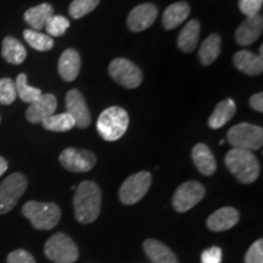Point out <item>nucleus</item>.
<instances>
[{
    "instance_id": "obj_36",
    "label": "nucleus",
    "mask_w": 263,
    "mask_h": 263,
    "mask_svg": "<svg viewBox=\"0 0 263 263\" xmlns=\"http://www.w3.org/2000/svg\"><path fill=\"white\" fill-rule=\"evenodd\" d=\"M222 262V250L218 246L205 250L201 255V263H221Z\"/></svg>"
},
{
    "instance_id": "obj_38",
    "label": "nucleus",
    "mask_w": 263,
    "mask_h": 263,
    "mask_svg": "<svg viewBox=\"0 0 263 263\" xmlns=\"http://www.w3.org/2000/svg\"><path fill=\"white\" fill-rule=\"evenodd\" d=\"M8 161H6L4 157L0 156V177L4 174L6 171H8Z\"/></svg>"
},
{
    "instance_id": "obj_7",
    "label": "nucleus",
    "mask_w": 263,
    "mask_h": 263,
    "mask_svg": "<svg viewBox=\"0 0 263 263\" xmlns=\"http://www.w3.org/2000/svg\"><path fill=\"white\" fill-rule=\"evenodd\" d=\"M151 182H153V177L147 171H141V172L132 174L124 180L121 185L120 192H118L121 202L124 205H134L140 201L149 192Z\"/></svg>"
},
{
    "instance_id": "obj_5",
    "label": "nucleus",
    "mask_w": 263,
    "mask_h": 263,
    "mask_svg": "<svg viewBox=\"0 0 263 263\" xmlns=\"http://www.w3.org/2000/svg\"><path fill=\"white\" fill-rule=\"evenodd\" d=\"M227 140L233 149L258 150L263 144V129L262 127L251 123H239L230 128L227 134Z\"/></svg>"
},
{
    "instance_id": "obj_12",
    "label": "nucleus",
    "mask_w": 263,
    "mask_h": 263,
    "mask_svg": "<svg viewBox=\"0 0 263 263\" xmlns=\"http://www.w3.org/2000/svg\"><path fill=\"white\" fill-rule=\"evenodd\" d=\"M66 112L73 117L76 127L84 129L91 123L90 111L83 94L77 89H71L66 94Z\"/></svg>"
},
{
    "instance_id": "obj_27",
    "label": "nucleus",
    "mask_w": 263,
    "mask_h": 263,
    "mask_svg": "<svg viewBox=\"0 0 263 263\" xmlns=\"http://www.w3.org/2000/svg\"><path fill=\"white\" fill-rule=\"evenodd\" d=\"M15 87H16V93L17 97H20L22 101L25 103L32 104L35 100H38L42 97V90L38 88L31 87L27 83V76L25 73H20L15 81Z\"/></svg>"
},
{
    "instance_id": "obj_22",
    "label": "nucleus",
    "mask_w": 263,
    "mask_h": 263,
    "mask_svg": "<svg viewBox=\"0 0 263 263\" xmlns=\"http://www.w3.org/2000/svg\"><path fill=\"white\" fill-rule=\"evenodd\" d=\"M236 112V105L233 99H226L217 104L213 114L209 118V126L212 129H219L234 117Z\"/></svg>"
},
{
    "instance_id": "obj_9",
    "label": "nucleus",
    "mask_w": 263,
    "mask_h": 263,
    "mask_svg": "<svg viewBox=\"0 0 263 263\" xmlns=\"http://www.w3.org/2000/svg\"><path fill=\"white\" fill-rule=\"evenodd\" d=\"M108 73L118 84L128 89L138 88L143 82V73L140 68L128 59L117 58L108 65Z\"/></svg>"
},
{
    "instance_id": "obj_15",
    "label": "nucleus",
    "mask_w": 263,
    "mask_h": 263,
    "mask_svg": "<svg viewBox=\"0 0 263 263\" xmlns=\"http://www.w3.org/2000/svg\"><path fill=\"white\" fill-rule=\"evenodd\" d=\"M263 31V18L261 15H255L246 17L235 32V42L239 45L246 47L251 45L259 38Z\"/></svg>"
},
{
    "instance_id": "obj_29",
    "label": "nucleus",
    "mask_w": 263,
    "mask_h": 263,
    "mask_svg": "<svg viewBox=\"0 0 263 263\" xmlns=\"http://www.w3.org/2000/svg\"><path fill=\"white\" fill-rule=\"evenodd\" d=\"M24 37L26 42L31 45V48L38 51H48L54 47V39L50 35L43 34V33L33 31V29H26Z\"/></svg>"
},
{
    "instance_id": "obj_30",
    "label": "nucleus",
    "mask_w": 263,
    "mask_h": 263,
    "mask_svg": "<svg viewBox=\"0 0 263 263\" xmlns=\"http://www.w3.org/2000/svg\"><path fill=\"white\" fill-rule=\"evenodd\" d=\"M100 0H73L68 8V14L76 20L82 18L97 9Z\"/></svg>"
},
{
    "instance_id": "obj_28",
    "label": "nucleus",
    "mask_w": 263,
    "mask_h": 263,
    "mask_svg": "<svg viewBox=\"0 0 263 263\" xmlns=\"http://www.w3.org/2000/svg\"><path fill=\"white\" fill-rule=\"evenodd\" d=\"M42 124L45 129L51 132H68L76 126L73 117L67 112L52 115L43 121Z\"/></svg>"
},
{
    "instance_id": "obj_25",
    "label": "nucleus",
    "mask_w": 263,
    "mask_h": 263,
    "mask_svg": "<svg viewBox=\"0 0 263 263\" xmlns=\"http://www.w3.org/2000/svg\"><path fill=\"white\" fill-rule=\"evenodd\" d=\"M2 55L11 65H21L27 58V50L22 43L14 37H6L3 41Z\"/></svg>"
},
{
    "instance_id": "obj_4",
    "label": "nucleus",
    "mask_w": 263,
    "mask_h": 263,
    "mask_svg": "<svg viewBox=\"0 0 263 263\" xmlns=\"http://www.w3.org/2000/svg\"><path fill=\"white\" fill-rule=\"evenodd\" d=\"M22 215L29 219L33 228L50 230L60 222L61 210L54 202L28 201L22 207Z\"/></svg>"
},
{
    "instance_id": "obj_17",
    "label": "nucleus",
    "mask_w": 263,
    "mask_h": 263,
    "mask_svg": "<svg viewBox=\"0 0 263 263\" xmlns=\"http://www.w3.org/2000/svg\"><path fill=\"white\" fill-rule=\"evenodd\" d=\"M81 55L74 49H66L59 60V74L66 82H73L81 71Z\"/></svg>"
},
{
    "instance_id": "obj_24",
    "label": "nucleus",
    "mask_w": 263,
    "mask_h": 263,
    "mask_svg": "<svg viewBox=\"0 0 263 263\" xmlns=\"http://www.w3.org/2000/svg\"><path fill=\"white\" fill-rule=\"evenodd\" d=\"M200 37V22L197 20H190L184 26L178 35V48L184 52H193L196 49Z\"/></svg>"
},
{
    "instance_id": "obj_37",
    "label": "nucleus",
    "mask_w": 263,
    "mask_h": 263,
    "mask_svg": "<svg viewBox=\"0 0 263 263\" xmlns=\"http://www.w3.org/2000/svg\"><path fill=\"white\" fill-rule=\"evenodd\" d=\"M250 106L257 112H263V95L262 93L254 94L250 98Z\"/></svg>"
},
{
    "instance_id": "obj_13",
    "label": "nucleus",
    "mask_w": 263,
    "mask_h": 263,
    "mask_svg": "<svg viewBox=\"0 0 263 263\" xmlns=\"http://www.w3.org/2000/svg\"><path fill=\"white\" fill-rule=\"evenodd\" d=\"M159 16V9L156 5L145 3L132 9L127 18L128 28L132 32L145 31L156 21Z\"/></svg>"
},
{
    "instance_id": "obj_16",
    "label": "nucleus",
    "mask_w": 263,
    "mask_h": 263,
    "mask_svg": "<svg viewBox=\"0 0 263 263\" xmlns=\"http://www.w3.org/2000/svg\"><path fill=\"white\" fill-rule=\"evenodd\" d=\"M240 213L234 207H222L207 218V228L212 232H224L236 226Z\"/></svg>"
},
{
    "instance_id": "obj_21",
    "label": "nucleus",
    "mask_w": 263,
    "mask_h": 263,
    "mask_svg": "<svg viewBox=\"0 0 263 263\" xmlns=\"http://www.w3.org/2000/svg\"><path fill=\"white\" fill-rule=\"evenodd\" d=\"M190 5L186 2H178L170 5L164 10L162 16V25L166 29H174L180 26L189 17Z\"/></svg>"
},
{
    "instance_id": "obj_35",
    "label": "nucleus",
    "mask_w": 263,
    "mask_h": 263,
    "mask_svg": "<svg viewBox=\"0 0 263 263\" xmlns=\"http://www.w3.org/2000/svg\"><path fill=\"white\" fill-rule=\"evenodd\" d=\"M6 261L8 263H35L34 257L28 251L22 249L10 252Z\"/></svg>"
},
{
    "instance_id": "obj_18",
    "label": "nucleus",
    "mask_w": 263,
    "mask_h": 263,
    "mask_svg": "<svg viewBox=\"0 0 263 263\" xmlns=\"http://www.w3.org/2000/svg\"><path fill=\"white\" fill-rule=\"evenodd\" d=\"M192 157L197 171L203 176H212L217 171V162L212 151L206 144L199 143L193 147Z\"/></svg>"
},
{
    "instance_id": "obj_34",
    "label": "nucleus",
    "mask_w": 263,
    "mask_h": 263,
    "mask_svg": "<svg viewBox=\"0 0 263 263\" xmlns=\"http://www.w3.org/2000/svg\"><path fill=\"white\" fill-rule=\"evenodd\" d=\"M263 0H239V9L245 16H255L262 9Z\"/></svg>"
},
{
    "instance_id": "obj_11",
    "label": "nucleus",
    "mask_w": 263,
    "mask_h": 263,
    "mask_svg": "<svg viewBox=\"0 0 263 263\" xmlns=\"http://www.w3.org/2000/svg\"><path fill=\"white\" fill-rule=\"evenodd\" d=\"M61 166L70 172L83 173L89 172L94 168L97 163V157L91 151L76 149V147H67L60 154Z\"/></svg>"
},
{
    "instance_id": "obj_6",
    "label": "nucleus",
    "mask_w": 263,
    "mask_h": 263,
    "mask_svg": "<svg viewBox=\"0 0 263 263\" xmlns=\"http://www.w3.org/2000/svg\"><path fill=\"white\" fill-rule=\"evenodd\" d=\"M44 252L54 263H73L80 256L76 242L65 233L51 235L45 242Z\"/></svg>"
},
{
    "instance_id": "obj_20",
    "label": "nucleus",
    "mask_w": 263,
    "mask_h": 263,
    "mask_svg": "<svg viewBox=\"0 0 263 263\" xmlns=\"http://www.w3.org/2000/svg\"><path fill=\"white\" fill-rule=\"evenodd\" d=\"M233 62H234L235 67L245 74L258 76L263 71V58L249 50L235 52Z\"/></svg>"
},
{
    "instance_id": "obj_39",
    "label": "nucleus",
    "mask_w": 263,
    "mask_h": 263,
    "mask_svg": "<svg viewBox=\"0 0 263 263\" xmlns=\"http://www.w3.org/2000/svg\"><path fill=\"white\" fill-rule=\"evenodd\" d=\"M0 121H2V120H0Z\"/></svg>"
},
{
    "instance_id": "obj_26",
    "label": "nucleus",
    "mask_w": 263,
    "mask_h": 263,
    "mask_svg": "<svg viewBox=\"0 0 263 263\" xmlns=\"http://www.w3.org/2000/svg\"><path fill=\"white\" fill-rule=\"evenodd\" d=\"M221 37L217 33H213L202 42L199 50V59L203 66L212 65L217 60L221 54Z\"/></svg>"
},
{
    "instance_id": "obj_32",
    "label": "nucleus",
    "mask_w": 263,
    "mask_h": 263,
    "mask_svg": "<svg viewBox=\"0 0 263 263\" xmlns=\"http://www.w3.org/2000/svg\"><path fill=\"white\" fill-rule=\"evenodd\" d=\"M17 98L15 82L11 78H2L0 80V104L10 105Z\"/></svg>"
},
{
    "instance_id": "obj_19",
    "label": "nucleus",
    "mask_w": 263,
    "mask_h": 263,
    "mask_svg": "<svg viewBox=\"0 0 263 263\" xmlns=\"http://www.w3.org/2000/svg\"><path fill=\"white\" fill-rule=\"evenodd\" d=\"M143 248L153 263H179L178 257L172 250L159 240L147 239L144 241Z\"/></svg>"
},
{
    "instance_id": "obj_1",
    "label": "nucleus",
    "mask_w": 263,
    "mask_h": 263,
    "mask_svg": "<svg viewBox=\"0 0 263 263\" xmlns=\"http://www.w3.org/2000/svg\"><path fill=\"white\" fill-rule=\"evenodd\" d=\"M101 189L95 182L84 180L76 189L73 207L76 219L82 224L97 221L101 211Z\"/></svg>"
},
{
    "instance_id": "obj_31",
    "label": "nucleus",
    "mask_w": 263,
    "mask_h": 263,
    "mask_svg": "<svg viewBox=\"0 0 263 263\" xmlns=\"http://www.w3.org/2000/svg\"><path fill=\"white\" fill-rule=\"evenodd\" d=\"M70 27V21L68 18H66L65 16L61 15H52L49 21L45 25V29L49 35L52 37H61L64 35L66 31Z\"/></svg>"
},
{
    "instance_id": "obj_2",
    "label": "nucleus",
    "mask_w": 263,
    "mask_h": 263,
    "mask_svg": "<svg viewBox=\"0 0 263 263\" xmlns=\"http://www.w3.org/2000/svg\"><path fill=\"white\" fill-rule=\"evenodd\" d=\"M224 163L229 172L242 184H251L259 176V163L252 151L232 149L227 153Z\"/></svg>"
},
{
    "instance_id": "obj_8",
    "label": "nucleus",
    "mask_w": 263,
    "mask_h": 263,
    "mask_svg": "<svg viewBox=\"0 0 263 263\" xmlns=\"http://www.w3.org/2000/svg\"><path fill=\"white\" fill-rule=\"evenodd\" d=\"M27 178L22 173H12L0 184V215L11 211L27 189Z\"/></svg>"
},
{
    "instance_id": "obj_14",
    "label": "nucleus",
    "mask_w": 263,
    "mask_h": 263,
    "mask_svg": "<svg viewBox=\"0 0 263 263\" xmlns=\"http://www.w3.org/2000/svg\"><path fill=\"white\" fill-rule=\"evenodd\" d=\"M57 107L58 100L54 94H42V97L38 100L29 105L27 111H26V118L28 120V122L33 124L42 123L43 121L55 114Z\"/></svg>"
},
{
    "instance_id": "obj_33",
    "label": "nucleus",
    "mask_w": 263,
    "mask_h": 263,
    "mask_svg": "<svg viewBox=\"0 0 263 263\" xmlns=\"http://www.w3.org/2000/svg\"><path fill=\"white\" fill-rule=\"evenodd\" d=\"M245 263H263V240L258 239L250 246L245 255Z\"/></svg>"
},
{
    "instance_id": "obj_10",
    "label": "nucleus",
    "mask_w": 263,
    "mask_h": 263,
    "mask_svg": "<svg viewBox=\"0 0 263 263\" xmlns=\"http://www.w3.org/2000/svg\"><path fill=\"white\" fill-rule=\"evenodd\" d=\"M205 186L201 183L195 182V180L180 184L173 195V209L179 213L188 212L201 201L205 197Z\"/></svg>"
},
{
    "instance_id": "obj_23",
    "label": "nucleus",
    "mask_w": 263,
    "mask_h": 263,
    "mask_svg": "<svg viewBox=\"0 0 263 263\" xmlns=\"http://www.w3.org/2000/svg\"><path fill=\"white\" fill-rule=\"evenodd\" d=\"M54 15V8L50 4H44L33 6L25 12V21L31 26L33 31L39 32L43 29L49 21V18Z\"/></svg>"
},
{
    "instance_id": "obj_3",
    "label": "nucleus",
    "mask_w": 263,
    "mask_h": 263,
    "mask_svg": "<svg viewBox=\"0 0 263 263\" xmlns=\"http://www.w3.org/2000/svg\"><path fill=\"white\" fill-rule=\"evenodd\" d=\"M129 126L127 111L120 106L107 107L100 114L97 122L99 136L106 141H116L124 136Z\"/></svg>"
}]
</instances>
